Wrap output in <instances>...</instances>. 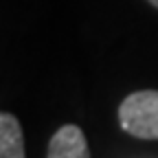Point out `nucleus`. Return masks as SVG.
Instances as JSON below:
<instances>
[{
    "mask_svg": "<svg viewBox=\"0 0 158 158\" xmlns=\"http://www.w3.org/2000/svg\"><path fill=\"white\" fill-rule=\"evenodd\" d=\"M118 123L134 138L158 141V90H138L118 106Z\"/></svg>",
    "mask_w": 158,
    "mask_h": 158,
    "instance_id": "nucleus-1",
    "label": "nucleus"
},
{
    "mask_svg": "<svg viewBox=\"0 0 158 158\" xmlns=\"http://www.w3.org/2000/svg\"><path fill=\"white\" fill-rule=\"evenodd\" d=\"M46 158H90L88 141L79 125H62L51 138Z\"/></svg>",
    "mask_w": 158,
    "mask_h": 158,
    "instance_id": "nucleus-2",
    "label": "nucleus"
},
{
    "mask_svg": "<svg viewBox=\"0 0 158 158\" xmlns=\"http://www.w3.org/2000/svg\"><path fill=\"white\" fill-rule=\"evenodd\" d=\"M0 158H24L22 127L9 112L0 114Z\"/></svg>",
    "mask_w": 158,
    "mask_h": 158,
    "instance_id": "nucleus-3",
    "label": "nucleus"
},
{
    "mask_svg": "<svg viewBox=\"0 0 158 158\" xmlns=\"http://www.w3.org/2000/svg\"><path fill=\"white\" fill-rule=\"evenodd\" d=\"M149 2H152V5H154V7L158 9V0H149Z\"/></svg>",
    "mask_w": 158,
    "mask_h": 158,
    "instance_id": "nucleus-4",
    "label": "nucleus"
}]
</instances>
